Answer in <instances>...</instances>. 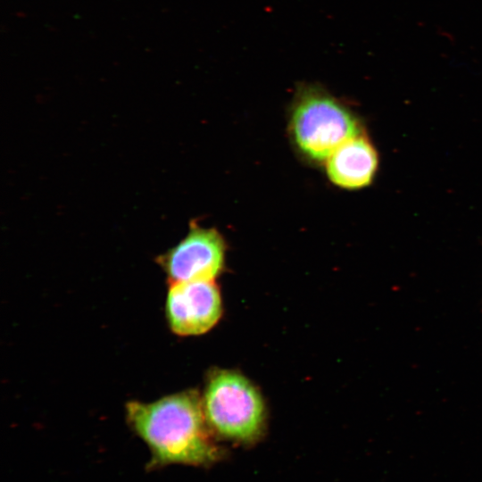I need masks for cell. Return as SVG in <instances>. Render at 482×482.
Instances as JSON below:
<instances>
[{"mask_svg": "<svg viewBox=\"0 0 482 482\" xmlns=\"http://www.w3.org/2000/svg\"><path fill=\"white\" fill-rule=\"evenodd\" d=\"M126 410L129 426L149 447V469L207 465L220 458L197 393H179L150 403L129 402Z\"/></svg>", "mask_w": 482, "mask_h": 482, "instance_id": "6da1fadb", "label": "cell"}, {"mask_svg": "<svg viewBox=\"0 0 482 482\" xmlns=\"http://www.w3.org/2000/svg\"><path fill=\"white\" fill-rule=\"evenodd\" d=\"M289 131L300 154L323 162L345 141L363 132L349 107L321 86L298 87L292 103Z\"/></svg>", "mask_w": 482, "mask_h": 482, "instance_id": "7a4b0ae2", "label": "cell"}, {"mask_svg": "<svg viewBox=\"0 0 482 482\" xmlns=\"http://www.w3.org/2000/svg\"><path fill=\"white\" fill-rule=\"evenodd\" d=\"M202 403L208 426L223 437L251 442L263 428L262 398L238 373L216 372L208 382Z\"/></svg>", "mask_w": 482, "mask_h": 482, "instance_id": "3957f363", "label": "cell"}, {"mask_svg": "<svg viewBox=\"0 0 482 482\" xmlns=\"http://www.w3.org/2000/svg\"><path fill=\"white\" fill-rule=\"evenodd\" d=\"M226 244L215 229L190 222L189 232L157 258L171 282L213 280L222 270Z\"/></svg>", "mask_w": 482, "mask_h": 482, "instance_id": "277c9868", "label": "cell"}, {"mask_svg": "<svg viewBox=\"0 0 482 482\" xmlns=\"http://www.w3.org/2000/svg\"><path fill=\"white\" fill-rule=\"evenodd\" d=\"M166 314L173 332L180 336L205 333L221 315L220 291L213 280L171 282Z\"/></svg>", "mask_w": 482, "mask_h": 482, "instance_id": "5b68a950", "label": "cell"}, {"mask_svg": "<svg viewBox=\"0 0 482 482\" xmlns=\"http://www.w3.org/2000/svg\"><path fill=\"white\" fill-rule=\"evenodd\" d=\"M325 162L328 179L348 189L370 185L378 163L377 151L364 133L343 143Z\"/></svg>", "mask_w": 482, "mask_h": 482, "instance_id": "8992f818", "label": "cell"}]
</instances>
